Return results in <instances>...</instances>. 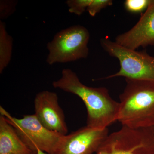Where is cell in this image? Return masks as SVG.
Here are the masks:
<instances>
[{
  "instance_id": "obj_1",
  "label": "cell",
  "mask_w": 154,
  "mask_h": 154,
  "mask_svg": "<svg viewBox=\"0 0 154 154\" xmlns=\"http://www.w3.org/2000/svg\"><path fill=\"white\" fill-rule=\"evenodd\" d=\"M54 88L76 95L85 105L87 126L107 128L117 121L119 103L112 99L105 87L94 88L83 84L74 72L64 69L61 76L52 83Z\"/></svg>"
},
{
  "instance_id": "obj_2",
  "label": "cell",
  "mask_w": 154,
  "mask_h": 154,
  "mask_svg": "<svg viewBox=\"0 0 154 154\" xmlns=\"http://www.w3.org/2000/svg\"><path fill=\"white\" fill-rule=\"evenodd\" d=\"M117 121L131 128L154 125V82L125 79Z\"/></svg>"
},
{
  "instance_id": "obj_3",
  "label": "cell",
  "mask_w": 154,
  "mask_h": 154,
  "mask_svg": "<svg viewBox=\"0 0 154 154\" xmlns=\"http://www.w3.org/2000/svg\"><path fill=\"white\" fill-rule=\"evenodd\" d=\"M101 47L119 61L120 69L105 79L123 77L126 79L154 82V56L146 51H139L123 47L108 37L100 40Z\"/></svg>"
},
{
  "instance_id": "obj_4",
  "label": "cell",
  "mask_w": 154,
  "mask_h": 154,
  "mask_svg": "<svg viewBox=\"0 0 154 154\" xmlns=\"http://www.w3.org/2000/svg\"><path fill=\"white\" fill-rule=\"evenodd\" d=\"M90 34L80 25H72L54 35L48 43L46 62L49 65L71 62L88 57Z\"/></svg>"
},
{
  "instance_id": "obj_5",
  "label": "cell",
  "mask_w": 154,
  "mask_h": 154,
  "mask_svg": "<svg viewBox=\"0 0 154 154\" xmlns=\"http://www.w3.org/2000/svg\"><path fill=\"white\" fill-rule=\"evenodd\" d=\"M95 154H154V125L140 128L122 126L109 134Z\"/></svg>"
},
{
  "instance_id": "obj_6",
  "label": "cell",
  "mask_w": 154,
  "mask_h": 154,
  "mask_svg": "<svg viewBox=\"0 0 154 154\" xmlns=\"http://www.w3.org/2000/svg\"><path fill=\"white\" fill-rule=\"evenodd\" d=\"M0 113L13 127L25 144L33 152H36L39 149L48 154H52L64 136L47 129L35 114L17 118L1 106Z\"/></svg>"
},
{
  "instance_id": "obj_7",
  "label": "cell",
  "mask_w": 154,
  "mask_h": 154,
  "mask_svg": "<svg viewBox=\"0 0 154 154\" xmlns=\"http://www.w3.org/2000/svg\"><path fill=\"white\" fill-rule=\"evenodd\" d=\"M109 135L108 128H94L86 125L64 135L51 154H93Z\"/></svg>"
},
{
  "instance_id": "obj_8",
  "label": "cell",
  "mask_w": 154,
  "mask_h": 154,
  "mask_svg": "<svg viewBox=\"0 0 154 154\" xmlns=\"http://www.w3.org/2000/svg\"><path fill=\"white\" fill-rule=\"evenodd\" d=\"M35 115L45 128L62 135L68 132L64 114L58 102V97L51 91H41L34 99Z\"/></svg>"
},
{
  "instance_id": "obj_9",
  "label": "cell",
  "mask_w": 154,
  "mask_h": 154,
  "mask_svg": "<svg viewBox=\"0 0 154 154\" xmlns=\"http://www.w3.org/2000/svg\"><path fill=\"white\" fill-rule=\"evenodd\" d=\"M116 42L123 47L136 50L154 45V0L137 23L128 31L118 35Z\"/></svg>"
},
{
  "instance_id": "obj_10",
  "label": "cell",
  "mask_w": 154,
  "mask_h": 154,
  "mask_svg": "<svg viewBox=\"0 0 154 154\" xmlns=\"http://www.w3.org/2000/svg\"><path fill=\"white\" fill-rule=\"evenodd\" d=\"M13 127L0 116V154H33Z\"/></svg>"
},
{
  "instance_id": "obj_11",
  "label": "cell",
  "mask_w": 154,
  "mask_h": 154,
  "mask_svg": "<svg viewBox=\"0 0 154 154\" xmlns=\"http://www.w3.org/2000/svg\"><path fill=\"white\" fill-rule=\"evenodd\" d=\"M13 38L8 33L5 23L0 21V73L8 67L12 58Z\"/></svg>"
},
{
  "instance_id": "obj_12",
  "label": "cell",
  "mask_w": 154,
  "mask_h": 154,
  "mask_svg": "<svg viewBox=\"0 0 154 154\" xmlns=\"http://www.w3.org/2000/svg\"><path fill=\"white\" fill-rule=\"evenodd\" d=\"M91 0H68L66 3L69 12L77 16H81L87 11Z\"/></svg>"
},
{
  "instance_id": "obj_13",
  "label": "cell",
  "mask_w": 154,
  "mask_h": 154,
  "mask_svg": "<svg viewBox=\"0 0 154 154\" xmlns=\"http://www.w3.org/2000/svg\"><path fill=\"white\" fill-rule=\"evenodd\" d=\"M153 0H126L124 3L127 11L133 13H140L146 10Z\"/></svg>"
},
{
  "instance_id": "obj_14",
  "label": "cell",
  "mask_w": 154,
  "mask_h": 154,
  "mask_svg": "<svg viewBox=\"0 0 154 154\" xmlns=\"http://www.w3.org/2000/svg\"><path fill=\"white\" fill-rule=\"evenodd\" d=\"M18 2L15 0L0 1V19H7L16 11Z\"/></svg>"
},
{
  "instance_id": "obj_15",
  "label": "cell",
  "mask_w": 154,
  "mask_h": 154,
  "mask_svg": "<svg viewBox=\"0 0 154 154\" xmlns=\"http://www.w3.org/2000/svg\"><path fill=\"white\" fill-rule=\"evenodd\" d=\"M113 4V1L111 0H91L87 11L91 17H95L102 9L112 6Z\"/></svg>"
},
{
  "instance_id": "obj_16",
  "label": "cell",
  "mask_w": 154,
  "mask_h": 154,
  "mask_svg": "<svg viewBox=\"0 0 154 154\" xmlns=\"http://www.w3.org/2000/svg\"><path fill=\"white\" fill-rule=\"evenodd\" d=\"M36 154H48L47 153L45 152L42 151L40 150L39 149H37L36 150Z\"/></svg>"
},
{
  "instance_id": "obj_17",
  "label": "cell",
  "mask_w": 154,
  "mask_h": 154,
  "mask_svg": "<svg viewBox=\"0 0 154 154\" xmlns=\"http://www.w3.org/2000/svg\"><path fill=\"white\" fill-rule=\"evenodd\" d=\"M36 152H35V153H34L33 154H36Z\"/></svg>"
}]
</instances>
